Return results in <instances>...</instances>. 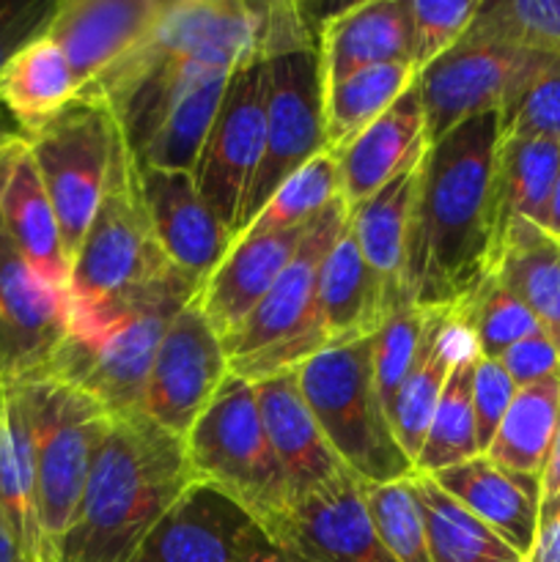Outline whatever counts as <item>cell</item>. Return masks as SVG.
Listing matches in <instances>:
<instances>
[{"instance_id": "1", "label": "cell", "mask_w": 560, "mask_h": 562, "mask_svg": "<svg viewBox=\"0 0 560 562\" xmlns=\"http://www.w3.org/2000/svg\"><path fill=\"white\" fill-rule=\"evenodd\" d=\"M500 137V115L486 113L428 146L406 239L412 305H459L494 274L505 234L494 192Z\"/></svg>"}, {"instance_id": "2", "label": "cell", "mask_w": 560, "mask_h": 562, "mask_svg": "<svg viewBox=\"0 0 560 562\" xmlns=\"http://www.w3.org/2000/svg\"><path fill=\"white\" fill-rule=\"evenodd\" d=\"M192 483L184 439L146 415L119 417L53 562H132Z\"/></svg>"}, {"instance_id": "3", "label": "cell", "mask_w": 560, "mask_h": 562, "mask_svg": "<svg viewBox=\"0 0 560 562\" xmlns=\"http://www.w3.org/2000/svg\"><path fill=\"white\" fill-rule=\"evenodd\" d=\"M201 283L170 269L163 278L102 305L69 313V329L47 376L97 398L110 415H143L148 376L165 329Z\"/></svg>"}, {"instance_id": "4", "label": "cell", "mask_w": 560, "mask_h": 562, "mask_svg": "<svg viewBox=\"0 0 560 562\" xmlns=\"http://www.w3.org/2000/svg\"><path fill=\"white\" fill-rule=\"evenodd\" d=\"M346 223L349 209L344 198L307 223L305 236L278 283L223 340L231 373L256 384L296 371L302 362L329 349L318 313V272Z\"/></svg>"}, {"instance_id": "5", "label": "cell", "mask_w": 560, "mask_h": 562, "mask_svg": "<svg viewBox=\"0 0 560 562\" xmlns=\"http://www.w3.org/2000/svg\"><path fill=\"white\" fill-rule=\"evenodd\" d=\"M302 395L340 464L362 483L415 475L373 376V335L329 346L296 368Z\"/></svg>"}, {"instance_id": "6", "label": "cell", "mask_w": 560, "mask_h": 562, "mask_svg": "<svg viewBox=\"0 0 560 562\" xmlns=\"http://www.w3.org/2000/svg\"><path fill=\"white\" fill-rule=\"evenodd\" d=\"M16 387L31 423L42 562H53L115 417L64 379L38 376Z\"/></svg>"}, {"instance_id": "7", "label": "cell", "mask_w": 560, "mask_h": 562, "mask_svg": "<svg viewBox=\"0 0 560 562\" xmlns=\"http://www.w3.org/2000/svg\"><path fill=\"white\" fill-rule=\"evenodd\" d=\"M184 450L195 481L234 499L258 527L283 516L294 503L264 428L256 384L236 373L225 376L190 428Z\"/></svg>"}, {"instance_id": "8", "label": "cell", "mask_w": 560, "mask_h": 562, "mask_svg": "<svg viewBox=\"0 0 560 562\" xmlns=\"http://www.w3.org/2000/svg\"><path fill=\"white\" fill-rule=\"evenodd\" d=\"M148 223L137 181V162L124 135L115 146L104 195L71 258L66 302L69 313L102 305L170 272Z\"/></svg>"}, {"instance_id": "9", "label": "cell", "mask_w": 560, "mask_h": 562, "mask_svg": "<svg viewBox=\"0 0 560 562\" xmlns=\"http://www.w3.org/2000/svg\"><path fill=\"white\" fill-rule=\"evenodd\" d=\"M264 60V154L242 203L236 236L256 220L294 170L327 151L324 140V82L318 38L294 44Z\"/></svg>"}, {"instance_id": "10", "label": "cell", "mask_w": 560, "mask_h": 562, "mask_svg": "<svg viewBox=\"0 0 560 562\" xmlns=\"http://www.w3.org/2000/svg\"><path fill=\"white\" fill-rule=\"evenodd\" d=\"M119 137L113 110L93 97H77L58 119L27 137L69 263L104 195Z\"/></svg>"}, {"instance_id": "11", "label": "cell", "mask_w": 560, "mask_h": 562, "mask_svg": "<svg viewBox=\"0 0 560 562\" xmlns=\"http://www.w3.org/2000/svg\"><path fill=\"white\" fill-rule=\"evenodd\" d=\"M560 55L475 44L461 38L450 53L417 71L428 146L464 121L503 113L516 93Z\"/></svg>"}, {"instance_id": "12", "label": "cell", "mask_w": 560, "mask_h": 562, "mask_svg": "<svg viewBox=\"0 0 560 562\" xmlns=\"http://www.w3.org/2000/svg\"><path fill=\"white\" fill-rule=\"evenodd\" d=\"M264 60H242L228 77L223 102L192 170L198 192L231 236L236 234L242 203L264 154Z\"/></svg>"}, {"instance_id": "13", "label": "cell", "mask_w": 560, "mask_h": 562, "mask_svg": "<svg viewBox=\"0 0 560 562\" xmlns=\"http://www.w3.org/2000/svg\"><path fill=\"white\" fill-rule=\"evenodd\" d=\"M228 373L223 338L203 316L195 296L165 329L148 376L143 415L184 439Z\"/></svg>"}, {"instance_id": "14", "label": "cell", "mask_w": 560, "mask_h": 562, "mask_svg": "<svg viewBox=\"0 0 560 562\" xmlns=\"http://www.w3.org/2000/svg\"><path fill=\"white\" fill-rule=\"evenodd\" d=\"M66 329V294L38 278L0 223V387L47 376Z\"/></svg>"}, {"instance_id": "15", "label": "cell", "mask_w": 560, "mask_h": 562, "mask_svg": "<svg viewBox=\"0 0 560 562\" xmlns=\"http://www.w3.org/2000/svg\"><path fill=\"white\" fill-rule=\"evenodd\" d=\"M275 543L311 562H395L371 525L362 488L351 472L294 499L261 527Z\"/></svg>"}, {"instance_id": "16", "label": "cell", "mask_w": 560, "mask_h": 562, "mask_svg": "<svg viewBox=\"0 0 560 562\" xmlns=\"http://www.w3.org/2000/svg\"><path fill=\"white\" fill-rule=\"evenodd\" d=\"M168 0H60L44 33L64 49L77 86L91 91L146 38Z\"/></svg>"}, {"instance_id": "17", "label": "cell", "mask_w": 560, "mask_h": 562, "mask_svg": "<svg viewBox=\"0 0 560 562\" xmlns=\"http://www.w3.org/2000/svg\"><path fill=\"white\" fill-rule=\"evenodd\" d=\"M137 181L159 250L170 267L203 285L228 252L231 231L206 206L192 173L137 168Z\"/></svg>"}, {"instance_id": "18", "label": "cell", "mask_w": 560, "mask_h": 562, "mask_svg": "<svg viewBox=\"0 0 560 562\" xmlns=\"http://www.w3.org/2000/svg\"><path fill=\"white\" fill-rule=\"evenodd\" d=\"M0 223L38 278L66 294L71 263L25 135L0 137Z\"/></svg>"}, {"instance_id": "19", "label": "cell", "mask_w": 560, "mask_h": 562, "mask_svg": "<svg viewBox=\"0 0 560 562\" xmlns=\"http://www.w3.org/2000/svg\"><path fill=\"white\" fill-rule=\"evenodd\" d=\"M324 91L362 69L412 64L415 25L410 0H362L344 5L318 27Z\"/></svg>"}, {"instance_id": "20", "label": "cell", "mask_w": 560, "mask_h": 562, "mask_svg": "<svg viewBox=\"0 0 560 562\" xmlns=\"http://www.w3.org/2000/svg\"><path fill=\"white\" fill-rule=\"evenodd\" d=\"M307 225L302 228L239 234L198 291V307L220 338H228L269 294L294 258Z\"/></svg>"}, {"instance_id": "21", "label": "cell", "mask_w": 560, "mask_h": 562, "mask_svg": "<svg viewBox=\"0 0 560 562\" xmlns=\"http://www.w3.org/2000/svg\"><path fill=\"white\" fill-rule=\"evenodd\" d=\"M256 521L234 499L192 483L163 516L132 562H236Z\"/></svg>"}, {"instance_id": "22", "label": "cell", "mask_w": 560, "mask_h": 562, "mask_svg": "<svg viewBox=\"0 0 560 562\" xmlns=\"http://www.w3.org/2000/svg\"><path fill=\"white\" fill-rule=\"evenodd\" d=\"M470 357L481 355H478L475 338H472V329L461 305L434 307L421 351H417L415 362H412L410 373H406L404 384L395 395L393 409H390L395 437H399L401 450L412 461V467L421 453L423 439H426L434 409H437L439 395H443L450 373L459 362L470 360Z\"/></svg>"}, {"instance_id": "23", "label": "cell", "mask_w": 560, "mask_h": 562, "mask_svg": "<svg viewBox=\"0 0 560 562\" xmlns=\"http://www.w3.org/2000/svg\"><path fill=\"white\" fill-rule=\"evenodd\" d=\"M256 398L269 445H272L280 470L289 481L291 497H305V494L322 488L324 483L335 481L340 472H349L318 428L316 417L302 395L296 371L256 382Z\"/></svg>"}, {"instance_id": "24", "label": "cell", "mask_w": 560, "mask_h": 562, "mask_svg": "<svg viewBox=\"0 0 560 562\" xmlns=\"http://www.w3.org/2000/svg\"><path fill=\"white\" fill-rule=\"evenodd\" d=\"M428 151L426 119H423L417 82L406 88L404 97L373 121L366 132L335 151L340 170V198L346 209H357L377 195L401 170L421 162Z\"/></svg>"}, {"instance_id": "25", "label": "cell", "mask_w": 560, "mask_h": 562, "mask_svg": "<svg viewBox=\"0 0 560 562\" xmlns=\"http://www.w3.org/2000/svg\"><path fill=\"white\" fill-rule=\"evenodd\" d=\"M428 477H434L439 488L459 499L483 525L492 527L514 552L522 558L530 552L541 521L538 477L503 470L483 453Z\"/></svg>"}, {"instance_id": "26", "label": "cell", "mask_w": 560, "mask_h": 562, "mask_svg": "<svg viewBox=\"0 0 560 562\" xmlns=\"http://www.w3.org/2000/svg\"><path fill=\"white\" fill-rule=\"evenodd\" d=\"M421 165L401 170L390 184L366 203L349 212V228L366 258L368 269L382 283L384 296L390 302V313L399 305H406V239H410L412 206H415Z\"/></svg>"}, {"instance_id": "27", "label": "cell", "mask_w": 560, "mask_h": 562, "mask_svg": "<svg viewBox=\"0 0 560 562\" xmlns=\"http://www.w3.org/2000/svg\"><path fill=\"white\" fill-rule=\"evenodd\" d=\"M318 313L329 346L373 335L390 316L382 283L368 269L349 223L318 272Z\"/></svg>"}, {"instance_id": "28", "label": "cell", "mask_w": 560, "mask_h": 562, "mask_svg": "<svg viewBox=\"0 0 560 562\" xmlns=\"http://www.w3.org/2000/svg\"><path fill=\"white\" fill-rule=\"evenodd\" d=\"M77 97L75 71L64 49L44 31L22 44L0 69V104L14 115L25 137L42 132Z\"/></svg>"}, {"instance_id": "29", "label": "cell", "mask_w": 560, "mask_h": 562, "mask_svg": "<svg viewBox=\"0 0 560 562\" xmlns=\"http://www.w3.org/2000/svg\"><path fill=\"white\" fill-rule=\"evenodd\" d=\"M0 521L27 558L42 562L31 423L16 384L0 387Z\"/></svg>"}, {"instance_id": "30", "label": "cell", "mask_w": 560, "mask_h": 562, "mask_svg": "<svg viewBox=\"0 0 560 562\" xmlns=\"http://www.w3.org/2000/svg\"><path fill=\"white\" fill-rule=\"evenodd\" d=\"M494 274L514 291L560 355V245L530 220H511Z\"/></svg>"}, {"instance_id": "31", "label": "cell", "mask_w": 560, "mask_h": 562, "mask_svg": "<svg viewBox=\"0 0 560 562\" xmlns=\"http://www.w3.org/2000/svg\"><path fill=\"white\" fill-rule=\"evenodd\" d=\"M560 417V376L516 390L486 459L525 477H541Z\"/></svg>"}, {"instance_id": "32", "label": "cell", "mask_w": 560, "mask_h": 562, "mask_svg": "<svg viewBox=\"0 0 560 562\" xmlns=\"http://www.w3.org/2000/svg\"><path fill=\"white\" fill-rule=\"evenodd\" d=\"M415 80L417 71L412 64H384L329 86L324 91V140L329 151H340L382 119Z\"/></svg>"}, {"instance_id": "33", "label": "cell", "mask_w": 560, "mask_h": 562, "mask_svg": "<svg viewBox=\"0 0 560 562\" xmlns=\"http://www.w3.org/2000/svg\"><path fill=\"white\" fill-rule=\"evenodd\" d=\"M415 488L426 519L432 562H522L519 552L439 488L434 477L415 472Z\"/></svg>"}, {"instance_id": "34", "label": "cell", "mask_w": 560, "mask_h": 562, "mask_svg": "<svg viewBox=\"0 0 560 562\" xmlns=\"http://www.w3.org/2000/svg\"><path fill=\"white\" fill-rule=\"evenodd\" d=\"M560 173V143L533 137H500L494 162V192L503 228L522 217L541 223L549 192Z\"/></svg>"}, {"instance_id": "35", "label": "cell", "mask_w": 560, "mask_h": 562, "mask_svg": "<svg viewBox=\"0 0 560 562\" xmlns=\"http://www.w3.org/2000/svg\"><path fill=\"white\" fill-rule=\"evenodd\" d=\"M228 75H217L198 86L195 91L187 93L173 110L163 119V124L152 132L141 151H135L137 168H157L176 170V173H192L195 170L201 148L206 143L209 130L214 124L220 102H223Z\"/></svg>"}, {"instance_id": "36", "label": "cell", "mask_w": 560, "mask_h": 562, "mask_svg": "<svg viewBox=\"0 0 560 562\" xmlns=\"http://www.w3.org/2000/svg\"><path fill=\"white\" fill-rule=\"evenodd\" d=\"M478 357L459 362L445 384L439 404L434 409L423 448L415 459L417 475H437L456 464L481 456L475 434V415H472V368Z\"/></svg>"}, {"instance_id": "37", "label": "cell", "mask_w": 560, "mask_h": 562, "mask_svg": "<svg viewBox=\"0 0 560 562\" xmlns=\"http://www.w3.org/2000/svg\"><path fill=\"white\" fill-rule=\"evenodd\" d=\"M464 38L560 55V0H481Z\"/></svg>"}, {"instance_id": "38", "label": "cell", "mask_w": 560, "mask_h": 562, "mask_svg": "<svg viewBox=\"0 0 560 562\" xmlns=\"http://www.w3.org/2000/svg\"><path fill=\"white\" fill-rule=\"evenodd\" d=\"M340 198V170L335 154L322 151L302 165L275 190L267 206L256 214L242 234H261V231L302 228L324 212L329 203Z\"/></svg>"}, {"instance_id": "39", "label": "cell", "mask_w": 560, "mask_h": 562, "mask_svg": "<svg viewBox=\"0 0 560 562\" xmlns=\"http://www.w3.org/2000/svg\"><path fill=\"white\" fill-rule=\"evenodd\" d=\"M360 488L373 530L395 562H432L415 475L388 483L360 481Z\"/></svg>"}, {"instance_id": "40", "label": "cell", "mask_w": 560, "mask_h": 562, "mask_svg": "<svg viewBox=\"0 0 560 562\" xmlns=\"http://www.w3.org/2000/svg\"><path fill=\"white\" fill-rule=\"evenodd\" d=\"M459 305L472 329L478 355L489 360H497L514 344L541 333L536 316L527 311L525 302L514 291L505 289L497 274H489Z\"/></svg>"}, {"instance_id": "41", "label": "cell", "mask_w": 560, "mask_h": 562, "mask_svg": "<svg viewBox=\"0 0 560 562\" xmlns=\"http://www.w3.org/2000/svg\"><path fill=\"white\" fill-rule=\"evenodd\" d=\"M434 307L421 305H399L382 327L373 333V376H377L379 395H382L388 412L393 409V401L421 351L423 338H426L428 318Z\"/></svg>"}, {"instance_id": "42", "label": "cell", "mask_w": 560, "mask_h": 562, "mask_svg": "<svg viewBox=\"0 0 560 562\" xmlns=\"http://www.w3.org/2000/svg\"><path fill=\"white\" fill-rule=\"evenodd\" d=\"M497 115L505 137L560 143V58L549 60Z\"/></svg>"}, {"instance_id": "43", "label": "cell", "mask_w": 560, "mask_h": 562, "mask_svg": "<svg viewBox=\"0 0 560 562\" xmlns=\"http://www.w3.org/2000/svg\"><path fill=\"white\" fill-rule=\"evenodd\" d=\"M481 0H410L415 25L412 66L423 71L467 36Z\"/></svg>"}, {"instance_id": "44", "label": "cell", "mask_w": 560, "mask_h": 562, "mask_svg": "<svg viewBox=\"0 0 560 562\" xmlns=\"http://www.w3.org/2000/svg\"><path fill=\"white\" fill-rule=\"evenodd\" d=\"M514 395L516 384L511 382L500 360L478 357L475 368H472V415H475V434L481 453H486V448L492 445Z\"/></svg>"}, {"instance_id": "45", "label": "cell", "mask_w": 560, "mask_h": 562, "mask_svg": "<svg viewBox=\"0 0 560 562\" xmlns=\"http://www.w3.org/2000/svg\"><path fill=\"white\" fill-rule=\"evenodd\" d=\"M497 360L500 366L505 368V373L511 376V382L516 384V390L527 387V384L544 382V379L560 376V355L544 329L541 333L530 335V338L519 340V344H514L508 351H503Z\"/></svg>"}, {"instance_id": "46", "label": "cell", "mask_w": 560, "mask_h": 562, "mask_svg": "<svg viewBox=\"0 0 560 562\" xmlns=\"http://www.w3.org/2000/svg\"><path fill=\"white\" fill-rule=\"evenodd\" d=\"M53 9L49 0H0V69L22 44L44 31Z\"/></svg>"}, {"instance_id": "47", "label": "cell", "mask_w": 560, "mask_h": 562, "mask_svg": "<svg viewBox=\"0 0 560 562\" xmlns=\"http://www.w3.org/2000/svg\"><path fill=\"white\" fill-rule=\"evenodd\" d=\"M538 492H541V521H538V527H541L560 516V417L547 464H544L541 477H538Z\"/></svg>"}, {"instance_id": "48", "label": "cell", "mask_w": 560, "mask_h": 562, "mask_svg": "<svg viewBox=\"0 0 560 562\" xmlns=\"http://www.w3.org/2000/svg\"><path fill=\"white\" fill-rule=\"evenodd\" d=\"M236 562H311L300 554L289 552L285 547L275 543L267 532L258 525L250 527V532L245 536V543H242L239 560Z\"/></svg>"}, {"instance_id": "49", "label": "cell", "mask_w": 560, "mask_h": 562, "mask_svg": "<svg viewBox=\"0 0 560 562\" xmlns=\"http://www.w3.org/2000/svg\"><path fill=\"white\" fill-rule=\"evenodd\" d=\"M522 562H560V516L538 527L536 541Z\"/></svg>"}, {"instance_id": "50", "label": "cell", "mask_w": 560, "mask_h": 562, "mask_svg": "<svg viewBox=\"0 0 560 562\" xmlns=\"http://www.w3.org/2000/svg\"><path fill=\"white\" fill-rule=\"evenodd\" d=\"M538 228H541L549 239H555L560 245V173L558 179H555L552 192H549L547 209H544V217L541 223H538Z\"/></svg>"}, {"instance_id": "51", "label": "cell", "mask_w": 560, "mask_h": 562, "mask_svg": "<svg viewBox=\"0 0 560 562\" xmlns=\"http://www.w3.org/2000/svg\"><path fill=\"white\" fill-rule=\"evenodd\" d=\"M0 562H33L25 552H22L20 543L14 541V536L5 530L3 521H0Z\"/></svg>"}]
</instances>
